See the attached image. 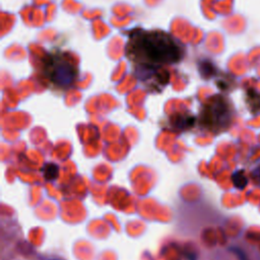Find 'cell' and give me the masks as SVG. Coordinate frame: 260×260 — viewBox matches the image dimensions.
I'll return each instance as SVG.
<instances>
[{
    "label": "cell",
    "instance_id": "obj_1",
    "mask_svg": "<svg viewBox=\"0 0 260 260\" xmlns=\"http://www.w3.org/2000/svg\"><path fill=\"white\" fill-rule=\"evenodd\" d=\"M125 54L137 69L169 80V76H164L168 72L163 67L179 63L184 57V49L167 32L135 29L129 35Z\"/></svg>",
    "mask_w": 260,
    "mask_h": 260
},
{
    "label": "cell",
    "instance_id": "obj_2",
    "mask_svg": "<svg viewBox=\"0 0 260 260\" xmlns=\"http://www.w3.org/2000/svg\"><path fill=\"white\" fill-rule=\"evenodd\" d=\"M41 75L52 89L65 92L76 84L77 63L69 53L58 50L51 51L43 56Z\"/></svg>",
    "mask_w": 260,
    "mask_h": 260
},
{
    "label": "cell",
    "instance_id": "obj_3",
    "mask_svg": "<svg viewBox=\"0 0 260 260\" xmlns=\"http://www.w3.org/2000/svg\"><path fill=\"white\" fill-rule=\"evenodd\" d=\"M233 111L228 100L217 95L202 105L199 114L200 125L208 131L218 133L225 130L232 122Z\"/></svg>",
    "mask_w": 260,
    "mask_h": 260
},
{
    "label": "cell",
    "instance_id": "obj_4",
    "mask_svg": "<svg viewBox=\"0 0 260 260\" xmlns=\"http://www.w3.org/2000/svg\"><path fill=\"white\" fill-rule=\"evenodd\" d=\"M171 125L179 131H183L189 129L194 124V117L189 112H178L173 115L170 119Z\"/></svg>",
    "mask_w": 260,
    "mask_h": 260
},
{
    "label": "cell",
    "instance_id": "obj_5",
    "mask_svg": "<svg viewBox=\"0 0 260 260\" xmlns=\"http://www.w3.org/2000/svg\"><path fill=\"white\" fill-rule=\"evenodd\" d=\"M233 183L237 188L243 189L246 187V185L248 183V180L245 177V175L243 174V172H236L233 175Z\"/></svg>",
    "mask_w": 260,
    "mask_h": 260
},
{
    "label": "cell",
    "instance_id": "obj_6",
    "mask_svg": "<svg viewBox=\"0 0 260 260\" xmlns=\"http://www.w3.org/2000/svg\"><path fill=\"white\" fill-rule=\"evenodd\" d=\"M58 175V167L55 164H49L44 169V176L47 180H53Z\"/></svg>",
    "mask_w": 260,
    "mask_h": 260
},
{
    "label": "cell",
    "instance_id": "obj_7",
    "mask_svg": "<svg viewBox=\"0 0 260 260\" xmlns=\"http://www.w3.org/2000/svg\"><path fill=\"white\" fill-rule=\"evenodd\" d=\"M232 250H233V251H235V253H236L237 255H239V257H240V259H241V260H246V258H245V255L243 254V252H242L241 250L237 249V248H232Z\"/></svg>",
    "mask_w": 260,
    "mask_h": 260
}]
</instances>
